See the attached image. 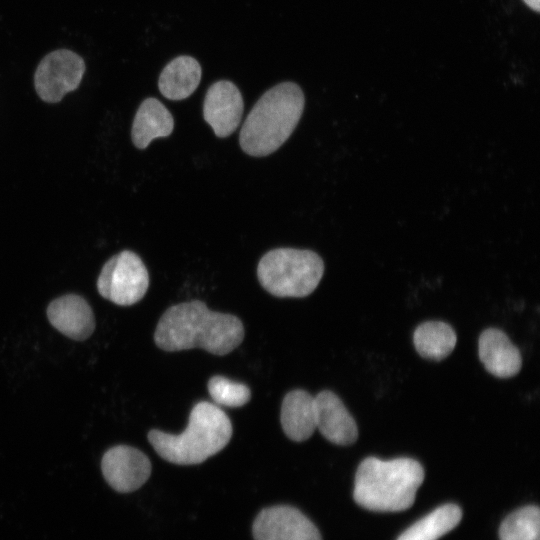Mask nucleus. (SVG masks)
I'll return each instance as SVG.
<instances>
[{"mask_svg":"<svg viewBox=\"0 0 540 540\" xmlns=\"http://www.w3.org/2000/svg\"><path fill=\"white\" fill-rule=\"evenodd\" d=\"M462 518L455 504H445L415 522L397 540H437L454 529Z\"/></svg>","mask_w":540,"mask_h":540,"instance_id":"18","label":"nucleus"},{"mask_svg":"<svg viewBox=\"0 0 540 540\" xmlns=\"http://www.w3.org/2000/svg\"><path fill=\"white\" fill-rule=\"evenodd\" d=\"M232 424L217 405L201 401L192 408L186 429L178 435L158 429L148 440L164 460L177 465H195L221 451L230 441Z\"/></svg>","mask_w":540,"mask_h":540,"instance_id":"4","label":"nucleus"},{"mask_svg":"<svg viewBox=\"0 0 540 540\" xmlns=\"http://www.w3.org/2000/svg\"><path fill=\"white\" fill-rule=\"evenodd\" d=\"M323 273L324 263L317 253L293 248L267 252L257 267L260 284L276 297L308 296L318 286Z\"/></svg>","mask_w":540,"mask_h":540,"instance_id":"5","label":"nucleus"},{"mask_svg":"<svg viewBox=\"0 0 540 540\" xmlns=\"http://www.w3.org/2000/svg\"><path fill=\"white\" fill-rule=\"evenodd\" d=\"M252 534L254 540H322L317 526L290 505L262 509L254 519Z\"/></svg>","mask_w":540,"mask_h":540,"instance_id":"8","label":"nucleus"},{"mask_svg":"<svg viewBox=\"0 0 540 540\" xmlns=\"http://www.w3.org/2000/svg\"><path fill=\"white\" fill-rule=\"evenodd\" d=\"M174 120L169 110L156 98H147L139 106L132 124L131 138L139 149H145L153 139L169 136Z\"/></svg>","mask_w":540,"mask_h":540,"instance_id":"15","label":"nucleus"},{"mask_svg":"<svg viewBox=\"0 0 540 540\" xmlns=\"http://www.w3.org/2000/svg\"><path fill=\"white\" fill-rule=\"evenodd\" d=\"M413 342L420 356L439 361L453 351L457 336L449 324L442 321H427L416 328Z\"/></svg>","mask_w":540,"mask_h":540,"instance_id":"17","label":"nucleus"},{"mask_svg":"<svg viewBox=\"0 0 540 540\" xmlns=\"http://www.w3.org/2000/svg\"><path fill=\"white\" fill-rule=\"evenodd\" d=\"M49 322L65 336L82 341L94 331L95 319L87 301L69 294L53 300L47 308Z\"/></svg>","mask_w":540,"mask_h":540,"instance_id":"12","label":"nucleus"},{"mask_svg":"<svg viewBox=\"0 0 540 540\" xmlns=\"http://www.w3.org/2000/svg\"><path fill=\"white\" fill-rule=\"evenodd\" d=\"M314 398L316 428L322 436L336 445L353 444L358 438V428L342 400L329 390L321 391Z\"/></svg>","mask_w":540,"mask_h":540,"instance_id":"11","label":"nucleus"},{"mask_svg":"<svg viewBox=\"0 0 540 540\" xmlns=\"http://www.w3.org/2000/svg\"><path fill=\"white\" fill-rule=\"evenodd\" d=\"M304 104L303 91L296 83L283 82L266 91L243 123L242 150L255 157L276 151L297 126Z\"/></svg>","mask_w":540,"mask_h":540,"instance_id":"2","label":"nucleus"},{"mask_svg":"<svg viewBox=\"0 0 540 540\" xmlns=\"http://www.w3.org/2000/svg\"><path fill=\"white\" fill-rule=\"evenodd\" d=\"M201 66L191 56H179L170 61L162 70L158 87L161 94L170 100L189 97L201 80Z\"/></svg>","mask_w":540,"mask_h":540,"instance_id":"16","label":"nucleus"},{"mask_svg":"<svg viewBox=\"0 0 540 540\" xmlns=\"http://www.w3.org/2000/svg\"><path fill=\"white\" fill-rule=\"evenodd\" d=\"M241 320L231 314L208 309L199 300L169 307L154 333L156 345L165 351L202 348L214 355H226L244 338Z\"/></svg>","mask_w":540,"mask_h":540,"instance_id":"1","label":"nucleus"},{"mask_svg":"<svg viewBox=\"0 0 540 540\" xmlns=\"http://www.w3.org/2000/svg\"><path fill=\"white\" fill-rule=\"evenodd\" d=\"M422 465L412 458H365L355 474L353 498L361 507L380 512L410 508L424 480Z\"/></svg>","mask_w":540,"mask_h":540,"instance_id":"3","label":"nucleus"},{"mask_svg":"<svg viewBox=\"0 0 540 540\" xmlns=\"http://www.w3.org/2000/svg\"><path fill=\"white\" fill-rule=\"evenodd\" d=\"M500 540H540V511L537 506L522 507L508 515L499 528Z\"/></svg>","mask_w":540,"mask_h":540,"instance_id":"19","label":"nucleus"},{"mask_svg":"<svg viewBox=\"0 0 540 540\" xmlns=\"http://www.w3.org/2000/svg\"><path fill=\"white\" fill-rule=\"evenodd\" d=\"M149 286L148 271L142 260L132 251L125 250L110 258L97 280L99 294L121 306L140 301Z\"/></svg>","mask_w":540,"mask_h":540,"instance_id":"6","label":"nucleus"},{"mask_svg":"<svg viewBox=\"0 0 540 540\" xmlns=\"http://www.w3.org/2000/svg\"><path fill=\"white\" fill-rule=\"evenodd\" d=\"M478 355L485 369L498 378L513 377L522 367L519 349L503 331L496 328H488L481 333Z\"/></svg>","mask_w":540,"mask_h":540,"instance_id":"13","label":"nucleus"},{"mask_svg":"<svg viewBox=\"0 0 540 540\" xmlns=\"http://www.w3.org/2000/svg\"><path fill=\"white\" fill-rule=\"evenodd\" d=\"M243 114V98L239 89L228 80L212 84L204 99L203 117L217 137L232 134Z\"/></svg>","mask_w":540,"mask_h":540,"instance_id":"10","label":"nucleus"},{"mask_svg":"<svg viewBox=\"0 0 540 540\" xmlns=\"http://www.w3.org/2000/svg\"><path fill=\"white\" fill-rule=\"evenodd\" d=\"M107 483L117 492L130 493L139 489L150 477L151 462L140 450L118 445L107 450L101 460Z\"/></svg>","mask_w":540,"mask_h":540,"instance_id":"9","label":"nucleus"},{"mask_svg":"<svg viewBox=\"0 0 540 540\" xmlns=\"http://www.w3.org/2000/svg\"><path fill=\"white\" fill-rule=\"evenodd\" d=\"M207 388L214 402L226 407H241L251 398V391L248 386L231 381L223 376L211 377Z\"/></svg>","mask_w":540,"mask_h":540,"instance_id":"20","label":"nucleus"},{"mask_svg":"<svg viewBox=\"0 0 540 540\" xmlns=\"http://www.w3.org/2000/svg\"><path fill=\"white\" fill-rule=\"evenodd\" d=\"M530 9L535 12H539V0H522Z\"/></svg>","mask_w":540,"mask_h":540,"instance_id":"21","label":"nucleus"},{"mask_svg":"<svg viewBox=\"0 0 540 540\" xmlns=\"http://www.w3.org/2000/svg\"><path fill=\"white\" fill-rule=\"evenodd\" d=\"M280 421L292 441L309 439L316 429L315 398L302 389L288 392L281 405Z\"/></svg>","mask_w":540,"mask_h":540,"instance_id":"14","label":"nucleus"},{"mask_svg":"<svg viewBox=\"0 0 540 540\" xmlns=\"http://www.w3.org/2000/svg\"><path fill=\"white\" fill-rule=\"evenodd\" d=\"M85 72L84 60L75 52L59 49L40 61L34 74L35 90L47 103L59 102L78 88Z\"/></svg>","mask_w":540,"mask_h":540,"instance_id":"7","label":"nucleus"}]
</instances>
